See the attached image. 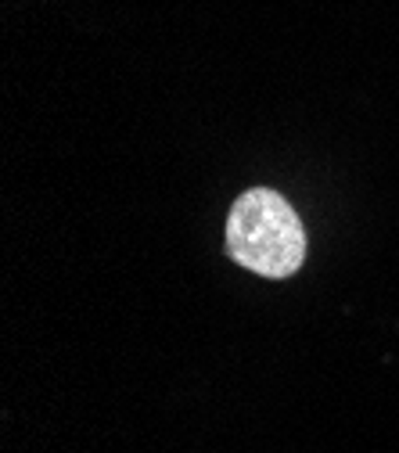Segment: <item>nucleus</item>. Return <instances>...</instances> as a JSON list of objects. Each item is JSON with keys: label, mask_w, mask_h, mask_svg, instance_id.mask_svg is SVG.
I'll use <instances>...</instances> for the list:
<instances>
[{"label": "nucleus", "mask_w": 399, "mask_h": 453, "mask_svg": "<svg viewBox=\"0 0 399 453\" xmlns=\"http://www.w3.org/2000/svg\"><path fill=\"white\" fill-rule=\"evenodd\" d=\"M226 252L263 277H292L306 259V231L295 209L270 188L245 191L226 216Z\"/></svg>", "instance_id": "obj_1"}]
</instances>
